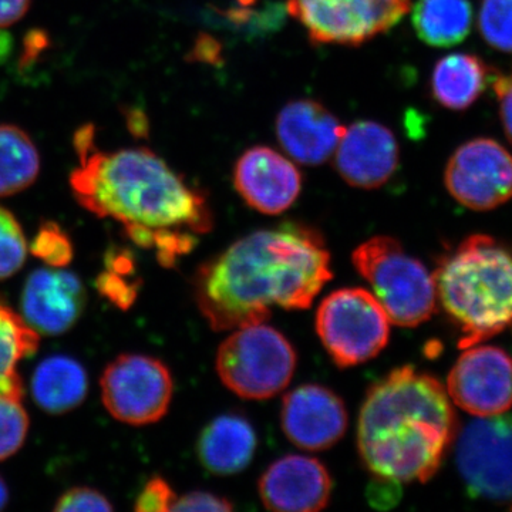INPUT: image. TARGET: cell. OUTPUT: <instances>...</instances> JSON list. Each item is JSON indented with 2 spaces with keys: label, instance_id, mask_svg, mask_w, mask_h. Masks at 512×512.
Here are the masks:
<instances>
[{
  "label": "cell",
  "instance_id": "6da1fadb",
  "mask_svg": "<svg viewBox=\"0 0 512 512\" xmlns=\"http://www.w3.org/2000/svg\"><path fill=\"white\" fill-rule=\"evenodd\" d=\"M79 165L70 175L77 202L100 218L123 225L137 247L154 249L174 268L214 227L207 197L148 148L101 151L87 124L74 134Z\"/></svg>",
  "mask_w": 512,
  "mask_h": 512
},
{
  "label": "cell",
  "instance_id": "7a4b0ae2",
  "mask_svg": "<svg viewBox=\"0 0 512 512\" xmlns=\"http://www.w3.org/2000/svg\"><path fill=\"white\" fill-rule=\"evenodd\" d=\"M330 254L316 229L285 222L238 239L197 269L194 298L218 332L258 325L272 308H311L332 279Z\"/></svg>",
  "mask_w": 512,
  "mask_h": 512
},
{
  "label": "cell",
  "instance_id": "3957f363",
  "mask_svg": "<svg viewBox=\"0 0 512 512\" xmlns=\"http://www.w3.org/2000/svg\"><path fill=\"white\" fill-rule=\"evenodd\" d=\"M457 433V416L443 384L403 366L367 390L357 448L376 480L427 483L440 470Z\"/></svg>",
  "mask_w": 512,
  "mask_h": 512
},
{
  "label": "cell",
  "instance_id": "277c9868",
  "mask_svg": "<svg viewBox=\"0 0 512 512\" xmlns=\"http://www.w3.org/2000/svg\"><path fill=\"white\" fill-rule=\"evenodd\" d=\"M437 301L460 330L461 349L512 325V251L490 235L464 239L434 272Z\"/></svg>",
  "mask_w": 512,
  "mask_h": 512
},
{
  "label": "cell",
  "instance_id": "5b68a950",
  "mask_svg": "<svg viewBox=\"0 0 512 512\" xmlns=\"http://www.w3.org/2000/svg\"><path fill=\"white\" fill-rule=\"evenodd\" d=\"M352 262L394 325L416 328L436 313L434 276L397 239L375 237L363 242L353 251Z\"/></svg>",
  "mask_w": 512,
  "mask_h": 512
},
{
  "label": "cell",
  "instance_id": "8992f818",
  "mask_svg": "<svg viewBox=\"0 0 512 512\" xmlns=\"http://www.w3.org/2000/svg\"><path fill=\"white\" fill-rule=\"evenodd\" d=\"M298 356L288 339L271 326H244L220 346L217 372L231 392L245 400H266L291 383Z\"/></svg>",
  "mask_w": 512,
  "mask_h": 512
},
{
  "label": "cell",
  "instance_id": "52a82bcc",
  "mask_svg": "<svg viewBox=\"0 0 512 512\" xmlns=\"http://www.w3.org/2000/svg\"><path fill=\"white\" fill-rule=\"evenodd\" d=\"M390 319L375 295L362 288L330 293L316 313V332L336 366L375 359L390 339Z\"/></svg>",
  "mask_w": 512,
  "mask_h": 512
},
{
  "label": "cell",
  "instance_id": "ba28073f",
  "mask_svg": "<svg viewBox=\"0 0 512 512\" xmlns=\"http://www.w3.org/2000/svg\"><path fill=\"white\" fill-rule=\"evenodd\" d=\"M456 440L458 473L467 493L512 508V414L477 417Z\"/></svg>",
  "mask_w": 512,
  "mask_h": 512
},
{
  "label": "cell",
  "instance_id": "9c48e42d",
  "mask_svg": "<svg viewBox=\"0 0 512 512\" xmlns=\"http://www.w3.org/2000/svg\"><path fill=\"white\" fill-rule=\"evenodd\" d=\"M412 0H288V10L318 45L359 46L396 26Z\"/></svg>",
  "mask_w": 512,
  "mask_h": 512
},
{
  "label": "cell",
  "instance_id": "30bf717a",
  "mask_svg": "<svg viewBox=\"0 0 512 512\" xmlns=\"http://www.w3.org/2000/svg\"><path fill=\"white\" fill-rule=\"evenodd\" d=\"M101 400L114 419L147 426L163 419L173 399V377L156 357L121 355L100 379Z\"/></svg>",
  "mask_w": 512,
  "mask_h": 512
},
{
  "label": "cell",
  "instance_id": "8fae6325",
  "mask_svg": "<svg viewBox=\"0 0 512 512\" xmlns=\"http://www.w3.org/2000/svg\"><path fill=\"white\" fill-rule=\"evenodd\" d=\"M444 183L464 207L494 210L512 198V154L491 138H474L448 160Z\"/></svg>",
  "mask_w": 512,
  "mask_h": 512
},
{
  "label": "cell",
  "instance_id": "7c38bea8",
  "mask_svg": "<svg viewBox=\"0 0 512 512\" xmlns=\"http://www.w3.org/2000/svg\"><path fill=\"white\" fill-rule=\"evenodd\" d=\"M447 393L476 417L503 414L512 407V357L497 346H470L447 379Z\"/></svg>",
  "mask_w": 512,
  "mask_h": 512
},
{
  "label": "cell",
  "instance_id": "4fadbf2b",
  "mask_svg": "<svg viewBox=\"0 0 512 512\" xmlns=\"http://www.w3.org/2000/svg\"><path fill=\"white\" fill-rule=\"evenodd\" d=\"M281 424L295 446L309 451L328 450L345 436L348 410L328 387L303 384L284 397Z\"/></svg>",
  "mask_w": 512,
  "mask_h": 512
},
{
  "label": "cell",
  "instance_id": "5bb4252c",
  "mask_svg": "<svg viewBox=\"0 0 512 512\" xmlns=\"http://www.w3.org/2000/svg\"><path fill=\"white\" fill-rule=\"evenodd\" d=\"M86 302L79 276L63 268H40L23 289L22 318L39 335H63L79 322Z\"/></svg>",
  "mask_w": 512,
  "mask_h": 512
},
{
  "label": "cell",
  "instance_id": "9a60e30c",
  "mask_svg": "<svg viewBox=\"0 0 512 512\" xmlns=\"http://www.w3.org/2000/svg\"><path fill=\"white\" fill-rule=\"evenodd\" d=\"M235 190L249 207L279 215L292 207L302 190L298 168L269 147H252L234 167Z\"/></svg>",
  "mask_w": 512,
  "mask_h": 512
},
{
  "label": "cell",
  "instance_id": "2e32d148",
  "mask_svg": "<svg viewBox=\"0 0 512 512\" xmlns=\"http://www.w3.org/2000/svg\"><path fill=\"white\" fill-rule=\"evenodd\" d=\"M333 156L336 170L346 183L375 190L396 173L400 151L389 128L376 121H357L346 128Z\"/></svg>",
  "mask_w": 512,
  "mask_h": 512
},
{
  "label": "cell",
  "instance_id": "e0dca14e",
  "mask_svg": "<svg viewBox=\"0 0 512 512\" xmlns=\"http://www.w3.org/2000/svg\"><path fill=\"white\" fill-rule=\"evenodd\" d=\"M258 491L268 510L316 512L329 504L332 478L316 458L292 454L266 468L259 478Z\"/></svg>",
  "mask_w": 512,
  "mask_h": 512
},
{
  "label": "cell",
  "instance_id": "ac0fdd59",
  "mask_svg": "<svg viewBox=\"0 0 512 512\" xmlns=\"http://www.w3.org/2000/svg\"><path fill=\"white\" fill-rule=\"evenodd\" d=\"M346 127L315 100L291 101L279 111L276 137L298 163L319 165L335 154Z\"/></svg>",
  "mask_w": 512,
  "mask_h": 512
},
{
  "label": "cell",
  "instance_id": "d6986e66",
  "mask_svg": "<svg viewBox=\"0 0 512 512\" xmlns=\"http://www.w3.org/2000/svg\"><path fill=\"white\" fill-rule=\"evenodd\" d=\"M256 446L252 424L239 414H224L202 430L197 453L205 470L225 477L245 470L255 456Z\"/></svg>",
  "mask_w": 512,
  "mask_h": 512
},
{
  "label": "cell",
  "instance_id": "ffe728a7",
  "mask_svg": "<svg viewBox=\"0 0 512 512\" xmlns=\"http://www.w3.org/2000/svg\"><path fill=\"white\" fill-rule=\"evenodd\" d=\"M490 82L487 64L471 53H453L440 59L431 74V96L448 110L473 106Z\"/></svg>",
  "mask_w": 512,
  "mask_h": 512
},
{
  "label": "cell",
  "instance_id": "44dd1931",
  "mask_svg": "<svg viewBox=\"0 0 512 512\" xmlns=\"http://www.w3.org/2000/svg\"><path fill=\"white\" fill-rule=\"evenodd\" d=\"M89 380L84 367L69 356L47 357L36 367L32 377V394L43 412H72L84 402Z\"/></svg>",
  "mask_w": 512,
  "mask_h": 512
},
{
  "label": "cell",
  "instance_id": "7402d4cb",
  "mask_svg": "<svg viewBox=\"0 0 512 512\" xmlns=\"http://www.w3.org/2000/svg\"><path fill=\"white\" fill-rule=\"evenodd\" d=\"M413 28L421 42L431 47H451L464 42L473 28L470 0H417Z\"/></svg>",
  "mask_w": 512,
  "mask_h": 512
},
{
  "label": "cell",
  "instance_id": "603a6c76",
  "mask_svg": "<svg viewBox=\"0 0 512 512\" xmlns=\"http://www.w3.org/2000/svg\"><path fill=\"white\" fill-rule=\"evenodd\" d=\"M39 173V151L29 134L18 126L0 124V198L25 191Z\"/></svg>",
  "mask_w": 512,
  "mask_h": 512
},
{
  "label": "cell",
  "instance_id": "cb8c5ba5",
  "mask_svg": "<svg viewBox=\"0 0 512 512\" xmlns=\"http://www.w3.org/2000/svg\"><path fill=\"white\" fill-rule=\"evenodd\" d=\"M39 348V333L22 316L0 303V373L16 367L19 360Z\"/></svg>",
  "mask_w": 512,
  "mask_h": 512
},
{
  "label": "cell",
  "instance_id": "d4e9b609",
  "mask_svg": "<svg viewBox=\"0 0 512 512\" xmlns=\"http://www.w3.org/2000/svg\"><path fill=\"white\" fill-rule=\"evenodd\" d=\"M478 29L488 45L512 53V0H483Z\"/></svg>",
  "mask_w": 512,
  "mask_h": 512
},
{
  "label": "cell",
  "instance_id": "484cf974",
  "mask_svg": "<svg viewBox=\"0 0 512 512\" xmlns=\"http://www.w3.org/2000/svg\"><path fill=\"white\" fill-rule=\"evenodd\" d=\"M29 245L15 215L0 207V281L15 275L25 265Z\"/></svg>",
  "mask_w": 512,
  "mask_h": 512
},
{
  "label": "cell",
  "instance_id": "4316f807",
  "mask_svg": "<svg viewBox=\"0 0 512 512\" xmlns=\"http://www.w3.org/2000/svg\"><path fill=\"white\" fill-rule=\"evenodd\" d=\"M29 431V416L22 402L0 397V461L18 453Z\"/></svg>",
  "mask_w": 512,
  "mask_h": 512
},
{
  "label": "cell",
  "instance_id": "83f0119b",
  "mask_svg": "<svg viewBox=\"0 0 512 512\" xmlns=\"http://www.w3.org/2000/svg\"><path fill=\"white\" fill-rule=\"evenodd\" d=\"M29 251L52 268H64L72 262L73 245L69 235L56 222H43Z\"/></svg>",
  "mask_w": 512,
  "mask_h": 512
},
{
  "label": "cell",
  "instance_id": "f1b7e54d",
  "mask_svg": "<svg viewBox=\"0 0 512 512\" xmlns=\"http://www.w3.org/2000/svg\"><path fill=\"white\" fill-rule=\"evenodd\" d=\"M96 289L117 308L127 311L137 301L140 282L131 279V276L116 274L106 269L97 276Z\"/></svg>",
  "mask_w": 512,
  "mask_h": 512
},
{
  "label": "cell",
  "instance_id": "f546056e",
  "mask_svg": "<svg viewBox=\"0 0 512 512\" xmlns=\"http://www.w3.org/2000/svg\"><path fill=\"white\" fill-rule=\"evenodd\" d=\"M55 511H111L113 505L100 491L89 487H74L57 500Z\"/></svg>",
  "mask_w": 512,
  "mask_h": 512
},
{
  "label": "cell",
  "instance_id": "4dcf8cb0",
  "mask_svg": "<svg viewBox=\"0 0 512 512\" xmlns=\"http://www.w3.org/2000/svg\"><path fill=\"white\" fill-rule=\"evenodd\" d=\"M175 498L177 494L163 477H153L138 495L134 510L138 512L171 511Z\"/></svg>",
  "mask_w": 512,
  "mask_h": 512
},
{
  "label": "cell",
  "instance_id": "1f68e13d",
  "mask_svg": "<svg viewBox=\"0 0 512 512\" xmlns=\"http://www.w3.org/2000/svg\"><path fill=\"white\" fill-rule=\"evenodd\" d=\"M234 505L228 498L221 495L205 493V491H192L175 498L171 511H232Z\"/></svg>",
  "mask_w": 512,
  "mask_h": 512
},
{
  "label": "cell",
  "instance_id": "d6a6232c",
  "mask_svg": "<svg viewBox=\"0 0 512 512\" xmlns=\"http://www.w3.org/2000/svg\"><path fill=\"white\" fill-rule=\"evenodd\" d=\"M494 92L500 100V117L505 136L512 146V72L494 80Z\"/></svg>",
  "mask_w": 512,
  "mask_h": 512
},
{
  "label": "cell",
  "instance_id": "836d02e7",
  "mask_svg": "<svg viewBox=\"0 0 512 512\" xmlns=\"http://www.w3.org/2000/svg\"><path fill=\"white\" fill-rule=\"evenodd\" d=\"M104 262H106L107 271L116 272V274L131 276L136 272L134 256L128 249H110L106 258H104Z\"/></svg>",
  "mask_w": 512,
  "mask_h": 512
},
{
  "label": "cell",
  "instance_id": "e575fe53",
  "mask_svg": "<svg viewBox=\"0 0 512 512\" xmlns=\"http://www.w3.org/2000/svg\"><path fill=\"white\" fill-rule=\"evenodd\" d=\"M32 0H0V28L15 25L30 8Z\"/></svg>",
  "mask_w": 512,
  "mask_h": 512
},
{
  "label": "cell",
  "instance_id": "d590c367",
  "mask_svg": "<svg viewBox=\"0 0 512 512\" xmlns=\"http://www.w3.org/2000/svg\"><path fill=\"white\" fill-rule=\"evenodd\" d=\"M23 394H25L23 382L15 367L0 373V397L22 402Z\"/></svg>",
  "mask_w": 512,
  "mask_h": 512
},
{
  "label": "cell",
  "instance_id": "8d00e7d4",
  "mask_svg": "<svg viewBox=\"0 0 512 512\" xmlns=\"http://www.w3.org/2000/svg\"><path fill=\"white\" fill-rule=\"evenodd\" d=\"M9 503V490L8 485H6L5 480L0 477V510L6 507Z\"/></svg>",
  "mask_w": 512,
  "mask_h": 512
},
{
  "label": "cell",
  "instance_id": "74e56055",
  "mask_svg": "<svg viewBox=\"0 0 512 512\" xmlns=\"http://www.w3.org/2000/svg\"><path fill=\"white\" fill-rule=\"evenodd\" d=\"M254 2L255 0H239V3H242V5H251Z\"/></svg>",
  "mask_w": 512,
  "mask_h": 512
}]
</instances>
